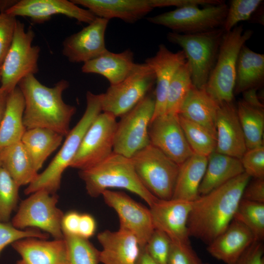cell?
<instances>
[{
  "instance_id": "cb8c5ba5",
  "label": "cell",
  "mask_w": 264,
  "mask_h": 264,
  "mask_svg": "<svg viewBox=\"0 0 264 264\" xmlns=\"http://www.w3.org/2000/svg\"><path fill=\"white\" fill-rule=\"evenodd\" d=\"M95 16L110 20L117 18L128 23L136 22L151 12L150 0H71Z\"/></svg>"
},
{
  "instance_id": "f907efd6",
  "label": "cell",
  "mask_w": 264,
  "mask_h": 264,
  "mask_svg": "<svg viewBox=\"0 0 264 264\" xmlns=\"http://www.w3.org/2000/svg\"><path fill=\"white\" fill-rule=\"evenodd\" d=\"M243 93L244 95L243 99L245 101L254 107L264 109V106L257 95L256 88L249 89Z\"/></svg>"
},
{
  "instance_id": "7402d4cb",
  "label": "cell",
  "mask_w": 264,
  "mask_h": 264,
  "mask_svg": "<svg viewBox=\"0 0 264 264\" xmlns=\"http://www.w3.org/2000/svg\"><path fill=\"white\" fill-rule=\"evenodd\" d=\"M97 239L102 249L100 262L102 264H136L141 246L132 233L119 229L116 231L105 230Z\"/></svg>"
},
{
  "instance_id": "ee69618b",
  "label": "cell",
  "mask_w": 264,
  "mask_h": 264,
  "mask_svg": "<svg viewBox=\"0 0 264 264\" xmlns=\"http://www.w3.org/2000/svg\"><path fill=\"white\" fill-rule=\"evenodd\" d=\"M202 263L191 243L179 244L171 242L168 264H201Z\"/></svg>"
},
{
  "instance_id": "7c38bea8",
  "label": "cell",
  "mask_w": 264,
  "mask_h": 264,
  "mask_svg": "<svg viewBox=\"0 0 264 264\" xmlns=\"http://www.w3.org/2000/svg\"><path fill=\"white\" fill-rule=\"evenodd\" d=\"M155 98L147 94L117 122L113 152L131 158L150 145L148 128L153 118Z\"/></svg>"
},
{
  "instance_id": "4fadbf2b",
  "label": "cell",
  "mask_w": 264,
  "mask_h": 264,
  "mask_svg": "<svg viewBox=\"0 0 264 264\" xmlns=\"http://www.w3.org/2000/svg\"><path fill=\"white\" fill-rule=\"evenodd\" d=\"M117 123L112 114L100 113L85 133L69 167L85 170L108 157L113 152Z\"/></svg>"
},
{
  "instance_id": "9c48e42d",
  "label": "cell",
  "mask_w": 264,
  "mask_h": 264,
  "mask_svg": "<svg viewBox=\"0 0 264 264\" xmlns=\"http://www.w3.org/2000/svg\"><path fill=\"white\" fill-rule=\"evenodd\" d=\"M227 9L225 1L202 8L190 5L148 17L147 21L168 28L172 32L194 34L222 28Z\"/></svg>"
},
{
  "instance_id": "7bdbcfd3",
  "label": "cell",
  "mask_w": 264,
  "mask_h": 264,
  "mask_svg": "<svg viewBox=\"0 0 264 264\" xmlns=\"http://www.w3.org/2000/svg\"><path fill=\"white\" fill-rule=\"evenodd\" d=\"M16 21V17L0 12V67L11 46Z\"/></svg>"
},
{
  "instance_id": "5bb4252c",
  "label": "cell",
  "mask_w": 264,
  "mask_h": 264,
  "mask_svg": "<svg viewBox=\"0 0 264 264\" xmlns=\"http://www.w3.org/2000/svg\"><path fill=\"white\" fill-rule=\"evenodd\" d=\"M101 195L105 203L117 213L119 229L132 233L141 247H144L155 230L150 209L122 192L107 190Z\"/></svg>"
},
{
  "instance_id": "d6986e66",
  "label": "cell",
  "mask_w": 264,
  "mask_h": 264,
  "mask_svg": "<svg viewBox=\"0 0 264 264\" xmlns=\"http://www.w3.org/2000/svg\"><path fill=\"white\" fill-rule=\"evenodd\" d=\"M186 62L185 54L182 50L173 52L163 44L159 45L154 56L145 60V63L154 72L156 84L154 110L152 120L165 113L169 86L177 69Z\"/></svg>"
},
{
  "instance_id": "30bf717a",
  "label": "cell",
  "mask_w": 264,
  "mask_h": 264,
  "mask_svg": "<svg viewBox=\"0 0 264 264\" xmlns=\"http://www.w3.org/2000/svg\"><path fill=\"white\" fill-rule=\"evenodd\" d=\"M155 83L151 67L145 63L136 64L124 80L100 94L102 111L121 117L148 94Z\"/></svg>"
},
{
  "instance_id": "8d00e7d4",
  "label": "cell",
  "mask_w": 264,
  "mask_h": 264,
  "mask_svg": "<svg viewBox=\"0 0 264 264\" xmlns=\"http://www.w3.org/2000/svg\"><path fill=\"white\" fill-rule=\"evenodd\" d=\"M246 226L256 241L264 239V203L241 199L234 219Z\"/></svg>"
},
{
  "instance_id": "ac0fdd59",
  "label": "cell",
  "mask_w": 264,
  "mask_h": 264,
  "mask_svg": "<svg viewBox=\"0 0 264 264\" xmlns=\"http://www.w3.org/2000/svg\"><path fill=\"white\" fill-rule=\"evenodd\" d=\"M109 20L96 17L80 31L66 38L63 43V54L71 63L92 60L108 50L105 32Z\"/></svg>"
},
{
  "instance_id": "4dcf8cb0",
  "label": "cell",
  "mask_w": 264,
  "mask_h": 264,
  "mask_svg": "<svg viewBox=\"0 0 264 264\" xmlns=\"http://www.w3.org/2000/svg\"><path fill=\"white\" fill-rule=\"evenodd\" d=\"M264 80V55L255 52L245 44L238 58L234 94L256 88Z\"/></svg>"
},
{
  "instance_id": "f1b7e54d",
  "label": "cell",
  "mask_w": 264,
  "mask_h": 264,
  "mask_svg": "<svg viewBox=\"0 0 264 264\" xmlns=\"http://www.w3.org/2000/svg\"><path fill=\"white\" fill-rule=\"evenodd\" d=\"M24 108L23 94L17 86L8 94L0 123V149L21 141L26 130L23 122Z\"/></svg>"
},
{
  "instance_id": "2e32d148",
  "label": "cell",
  "mask_w": 264,
  "mask_h": 264,
  "mask_svg": "<svg viewBox=\"0 0 264 264\" xmlns=\"http://www.w3.org/2000/svg\"><path fill=\"white\" fill-rule=\"evenodd\" d=\"M192 202L158 199L150 207L154 229L166 234L173 243L189 244L188 220Z\"/></svg>"
},
{
  "instance_id": "b9f144b4",
  "label": "cell",
  "mask_w": 264,
  "mask_h": 264,
  "mask_svg": "<svg viewBox=\"0 0 264 264\" xmlns=\"http://www.w3.org/2000/svg\"><path fill=\"white\" fill-rule=\"evenodd\" d=\"M240 160L244 172L251 178L264 177L263 145L247 150Z\"/></svg>"
},
{
  "instance_id": "1f68e13d",
  "label": "cell",
  "mask_w": 264,
  "mask_h": 264,
  "mask_svg": "<svg viewBox=\"0 0 264 264\" xmlns=\"http://www.w3.org/2000/svg\"><path fill=\"white\" fill-rule=\"evenodd\" d=\"M63 137V135L48 129H26L21 142L37 172L47 157L60 146Z\"/></svg>"
},
{
  "instance_id": "f546056e",
  "label": "cell",
  "mask_w": 264,
  "mask_h": 264,
  "mask_svg": "<svg viewBox=\"0 0 264 264\" xmlns=\"http://www.w3.org/2000/svg\"><path fill=\"white\" fill-rule=\"evenodd\" d=\"M1 167L21 186L29 184L38 174L21 141L0 149Z\"/></svg>"
},
{
  "instance_id": "836d02e7",
  "label": "cell",
  "mask_w": 264,
  "mask_h": 264,
  "mask_svg": "<svg viewBox=\"0 0 264 264\" xmlns=\"http://www.w3.org/2000/svg\"><path fill=\"white\" fill-rule=\"evenodd\" d=\"M186 140L194 154L208 157L215 151L216 136L209 130L178 115Z\"/></svg>"
},
{
  "instance_id": "5b68a950",
  "label": "cell",
  "mask_w": 264,
  "mask_h": 264,
  "mask_svg": "<svg viewBox=\"0 0 264 264\" xmlns=\"http://www.w3.org/2000/svg\"><path fill=\"white\" fill-rule=\"evenodd\" d=\"M253 34L252 30H244L243 26L239 25L223 35L215 66L205 88L220 105L233 101L239 55Z\"/></svg>"
},
{
  "instance_id": "681fc988",
  "label": "cell",
  "mask_w": 264,
  "mask_h": 264,
  "mask_svg": "<svg viewBox=\"0 0 264 264\" xmlns=\"http://www.w3.org/2000/svg\"><path fill=\"white\" fill-rule=\"evenodd\" d=\"M96 223L94 218L88 214H81L78 236L88 239L96 231Z\"/></svg>"
},
{
  "instance_id": "c3c4849f",
  "label": "cell",
  "mask_w": 264,
  "mask_h": 264,
  "mask_svg": "<svg viewBox=\"0 0 264 264\" xmlns=\"http://www.w3.org/2000/svg\"><path fill=\"white\" fill-rule=\"evenodd\" d=\"M81 214L70 211L64 215L62 221L63 233L78 235Z\"/></svg>"
},
{
  "instance_id": "83f0119b",
  "label": "cell",
  "mask_w": 264,
  "mask_h": 264,
  "mask_svg": "<svg viewBox=\"0 0 264 264\" xmlns=\"http://www.w3.org/2000/svg\"><path fill=\"white\" fill-rule=\"evenodd\" d=\"M207 162V157L194 154L179 165L172 198L193 202L200 196L199 188Z\"/></svg>"
},
{
  "instance_id": "816d5d0a",
  "label": "cell",
  "mask_w": 264,
  "mask_h": 264,
  "mask_svg": "<svg viewBox=\"0 0 264 264\" xmlns=\"http://www.w3.org/2000/svg\"><path fill=\"white\" fill-rule=\"evenodd\" d=\"M136 264H158L149 254L145 246L141 248Z\"/></svg>"
},
{
  "instance_id": "60d3db41",
  "label": "cell",
  "mask_w": 264,
  "mask_h": 264,
  "mask_svg": "<svg viewBox=\"0 0 264 264\" xmlns=\"http://www.w3.org/2000/svg\"><path fill=\"white\" fill-rule=\"evenodd\" d=\"M171 241L163 232L155 229L145 247L158 264H168Z\"/></svg>"
},
{
  "instance_id": "44dd1931",
  "label": "cell",
  "mask_w": 264,
  "mask_h": 264,
  "mask_svg": "<svg viewBox=\"0 0 264 264\" xmlns=\"http://www.w3.org/2000/svg\"><path fill=\"white\" fill-rule=\"evenodd\" d=\"M11 245L21 256L16 264H68L64 239L46 241L29 237L16 241Z\"/></svg>"
},
{
  "instance_id": "7a4b0ae2",
  "label": "cell",
  "mask_w": 264,
  "mask_h": 264,
  "mask_svg": "<svg viewBox=\"0 0 264 264\" xmlns=\"http://www.w3.org/2000/svg\"><path fill=\"white\" fill-rule=\"evenodd\" d=\"M62 79L53 87L40 82L34 75L22 79L18 86L24 99L23 124L26 129H48L66 136L70 131V123L76 111L75 107L64 101L63 92L69 87Z\"/></svg>"
},
{
  "instance_id": "7dc6e473",
  "label": "cell",
  "mask_w": 264,
  "mask_h": 264,
  "mask_svg": "<svg viewBox=\"0 0 264 264\" xmlns=\"http://www.w3.org/2000/svg\"><path fill=\"white\" fill-rule=\"evenodd\" d=\"M152 7H165L175 6L176 8L196 5L207 6L220 4L224 1L222 0H150Z\"/></svg>"
},
{
  "instance_id": "ba28073f",
  "label": "cell",
  "mask_w": 264,
  "mask_h": 264,
  "mask_svg": "<svg viewBox=\"0 0 264 264\" xmlns=\"http://www.w3.org/2000/svg\"><path fill=\"white\" fill-rule=\"evenodd\" d=\"M33 29L25 30L23 23L17 20L13 40L0 66V88L9 93L25 77L38 71L40 47L33 45Z\"/></svg>"
},
{
  "instance_id": "11a10c76",
  "label": "cell",
  "mask_w": 264,
  "mask_h": 264,
  "mask_svg": "<svg viewBox=\"0 0 264 264\" xmlns=\"http://www.w3.org/2000/svg\"><path fill=\"white\" fill-rule=\"evenodd\" d=\"M0 79H1V69H0Z\"/></svg>"
},
{
  "instance_id": "6f0895ef",
  "label": "cell",
  "mask_w": 264,
  "mask_h": 264,
  "mask_svg": "<svg viewBox=\"0 0 264 264\" xmlns=\"http://www.w3.org/2000/svg\"><path fill=\"white\" fill-rule=\"evenodd\" d=\"M1 167V162L0 161V167Z\"/></svg>"
},
{
  "instance_id": "9f6ffc18",
  "label": "cell",
  "mask_w": 264,
  "mask_h": 264,
  "mask_svg": "<svg viewBox=\"0 0 264 264\" xmlns=\"http://www.w3.org/2000/svg\"><path fill=\"white\" fill-rule=\"evenodd\" d=\"M201 264H208V263H202Z\"/></svg>"
},
{
  "instance_id": "d590c367",
  "label": "cell",
  "mask_w": 264,
  "mask_h": 264,
  "mask_svg": "<svg viewBox=\"0 0 264 264\" xmlns=\"http://www.w3.org/2000/svg\"><path fill=\"white\" fill-rule=\"evenodd\" d=\"M68 264H99L100 251L88 239L63 233Z\"/></svg>"
},
{
  "instance_id": "603a6c76",
  "label": "cell",
  "mask_w": 264,
  "mask_h": 264,
  "mask_svg": "<svg viewBox=\"0 0 264 264\" xmlns=\"http://www.w3.org/2000/svg\"><path fill=\"white\" fill-rule=\"evenodd\" d=\"M251 231L233 220L225 230L207 244L208 252L226 264L237 260L255 241Z\"/></svg>"
},
{
  "instance_id": "277c9868",
  "label": "cell",
  "mask_w": 264,
  "mask_h": 264,
  "mask_svg": "<svg viewBox=\"0 0 264 264\" xmlns=\"http://www.w3.org/2000/svg\"><path fill=\"white\" fill-rule=\"evenodd\" d=\"M86 99L87 107L82 117L70 130L61 149L47 167L28 184L24 191L25 194L30 195L40 190L55 194L60 189L63 172L69 167L87 131L102 112L99 94L88 91Z\"/></svg>"
},
{
  "instance_id": "52a82bcc",
  "label": "cell",
  "mask_w": 264,
  "mask_h": 264,
  "mask_svg": "<svg viewBox=\"0 0 264 264\" xmlns=\"http://www.w3.org/2000/svg\"><path fill=\"white\" fill-rule=\"evenodd\" d=\"M143 186L157 198H172L179 165L150 144L130 158Z\"/></svg>"
},
{
  "instance_id": "db71d44e",
  "label": "cell",
  "mask_w": 264,
  "mask_h": 264,
  "mask_svg": "<svg viewBox=\"0 0 264 264\" xmlns=\"http://www.w3.org/2000/svg\"><path fill=\"white\" fill-rule=\"evenodd\" d=\"M17 0H0V12H4L12 6Z\"/></svg>"
},
{
  "instance_id": "484cf974",
  "label": "cell",
  "mask_w": 264,
  "mask_h": 264,
  "mask_svg": "<svg viewBox=\"0 0 264 264\" xmlns=\"http://www.w3.org/2000/svg\"><path fill=\"white\" fill-rule=\"evenodd\" d=\"M220 104L205 88L194 86L180 108L178 115L202 126L216 136V121Z\"/></svg>"
},
{
  "instance_id": "d4e9b609",
  "label": "cell",
  "mask_w": 264,
  "mask_h": 264,
  "mask_svg": "<svg viewBox=\"0 0 264 264\" xmlns=\"http://www.w3.org/2000/svg\"><path fill=\"white\" fill-rule=\"evenodd\" d=\"M135 63L130 49L114 53L108 50L99 56L83 64L81 70L85 73L98 74L105 77L110 85L124 80L132 71Z\"/></svg>"
},
{
  "instance_id": "8fae6325",
  "label": "cell",
  "mask_w": 264,
  "mask_h": 264,
  "mask_svg": "<svg viewBox=\"0 0 264 264\" xmlns=\"http://www.w3.org/2000/svg\"><path fill=\"white\" fill-rule=\"evenodd\" d=\"M58 196L44 190H38L21 203L12 220L16 228H38L50 234L54 239H64L62 221L64 214L57 207Z\"/></svg>"
},
{
  "instance_id": "6da1fadb",
  "label": "cell",
  "mask_w": 264,
  "mask_h": 264,
  "mask_svg": "<svg viewBox=\"0 0 264 264\" xmlns=\"http://www.w3.org/2000/svg\"><path fill=\"white\" fill-rule=\"evenodd\" d=\"M251 178L244 172L193 201L188 220L190 237L208 244L223 232L233 220Z\"/></svg>"
},
{
  "instance_id": "f5cc1de1",
  "label": "cell",
  "mask_w": 264,
  "mask_h": 264,
  "mask_svg": "<svg viewBox=\"0 0 264 264\" xmlns=\"http://www.w3.org/2000/svg\"><path fill=\"white\" fill-rule=\"evenodd\" d=\"M8 94L0 87V123L5 110Z\"/></svg>"
},
{
  "instance_id": "f6af8a7d",
  "label": "cell",
  "mask_w": 264,
  "mask_h": 264,
  "mask_svg": "<svg viewBox=\"0 0 264 264\" xmlns=\"http://www.w3.org/2000/svg\"><path fill=\"white\" fill-rule=\"evenodd\" d=\"M263 242L255 240L235 262L230 264H264Z\"/></svg>"
},
{
  "instance_id": "ab89813d",
  "label": "cell",
  "mask_w": 264,
  "mask_h": 264,
  "mask_svg": "<svg viewBox=\"0 0 264 264\" xmlns=\"http://www.w3.org/2000/svg\"><path fill=\"white\" fill-rule=\"evenodd\" d=\"M49 236L48 234L37 228L19 229L15 227L11 222L0 221V255L6 246L16 241L29 237L46 240Z\"/></svg>"
},
{
  "instance_id": "f35d334b",
  "label": "cell",
  "mask_w": 264,
  "mask_h": 264,
  "mask_svg": "<svg viewBox=\"0 0 264 264\" xmlns=\"http://www.w3.org/2000/svg\"><path fill=\"white\" fill-rule=\"evenodd\" d=\"M262 0H232L228 9L223 28L229 32L242 21H248L262 3Z\"/></svg>"
},
{
  "instance_id": "e0dca14e",
  "label": "cell",
  "mask_w": 264,
  "mask_h": 264,
  "mask_svg": "<svg viewBox=\"0 0 264 264\" xmlns=\"http://www.w3.org/2000/svg\"><path fill=\"white\" fill-rule=\"evenodd\" d=\"M4 12L15 17H28L36 23L45 22L56 15H63L88 24L97 17L89 10L67 0H17Z\"/></svg>"
},
{
  "instance_id": "d6a6232c",
  "label": "cell",
  "mask_w": 264,
  "mask_h": 264,
  "mask_svg": "<svg viewBox=\"0 0 264 264\" xmlns=\"http://www.w3.org/2000/svg\"><path fill=\"white\" fill-rule=\"evenodd\" d=\"M236 108L247 150L263 145L264 109L254 107L243 99Z\"/></svg>"
},
{
  "instance_id": "9a60e30c",
  "label": "cell",
  "mask_w": 264,
  "mask_h": 264,
  "mask_svg": "<svg viewBox=\"0 0 264 264\" xmlns=\"http://www.w3.org/2000/svg\"><path fill=\"white\" fill-rule=\"evenodd\" d=\"M150 144L180 165L194 154L180 124L178 114L165 113L149 126Z\"/></svg>"
},
{
  "instance_id": "74e56055",
  "label": "cell",
  "mask_w": 264,
  "mask_h": 264,
  "mask_svg": "<svg viewBox=\"0 0 264 264\" xmlns=\"http://www.w3.org/2000/svg\"><path fill=\"white\" fill-rule=\"evenodd\" d=\"M19 187L8 173L0 167V221L9 222L19 200Z\"/></svg>"
},
{
  "instance_id": "3957f363",
  "label": "cell",
  "mask_w": 264,
  "mask_h": 264,
  "mask_svg": "<svg viewBox=\"0 0 264 264\" xmlns=\"http://www.w3.org/2000/svg\"><path fill=\"white\" fill-rule=\"evenodd\" d=\"M88 194L96 198L110 188H122L133 193L151 206L158 198L142 184L130 158L113 152L101 162L79 170Z\"/></svg>"
},
{
  "instance_id": "4316f807",
  "label": "cell",
  "mask_w": 264,
  "mask_h": 264,
  "mask_svg": "<svg viewBox=\"0 0 264 264\" xmlns=\"http://www.w3.org/2000/svg\"><path fill=\"white\" fill-rule=\"evenodd\" d=\"M206 171L199 188L205 195L244 172L240 159L214 152L208 157Z\"/></svg>"
},
{
  "instance_id": "bcb514c9",
  "label": "cell",
  "mask_w": 264,
  "mask_h": 264,
  "mask_svg": "<svg viewBox=\"0 0 264 264\" xmlns=\"http://www.w3.org/2000/svg\"><path fill=\"white\" fill-rule=\"evenodd\" d=\"M251 178L246 185L242 199L250 201L264 203V177Z\"/></svg>"
},
{
  "instance_id": "ffe728a7",
  "label": "cell",
  "mask_w": 264,
  "mask_h": 264,
  "mask_svg": "<svg viewBox=\"0 0 264 264\" xmlns=\"http://www.w3.org/2000/svg\"><path fill=\"white\" fill-rule=\"evenodd\" d=\"M216 130L215 152L240 159L247 148L236 106L233 102L220 105Z\"/></svg>"
},
{
  "instance_id": "e575fe53",
  "label": "cell",
  "mask_w": 264,
  "mask_h": 264,
  "mask_svg": "<svg viewBox=\"0 0 264 264\" xmlns=\"http://www.w3.org/2000/svg\"><path fill=\"white\" fill-rule=\"evenodd\" d=\"M193 87L190 70L186 62L177 69L169 86L165 113L178 114L183 101Z\"/></svg>"
},
{
  "instance_id": "8992f818",
  "label": "cell",
  "mask_w": 264,
  "mask_h": 264,
  "mask_svg": "<svg viewBox=\"0 0 264 264\" xmlns=\"http://www.w3.org/2000/svg\"><path fill=\"white\" fill-rule=\"evenodd\" d=\"M225 32L223 28H219L194 34L168 33V41L180 46L184 52L195 88H205Z\"/></svg>"
}]
</instances>
